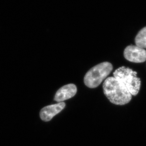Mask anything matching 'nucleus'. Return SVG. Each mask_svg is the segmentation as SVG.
<instances>
[{
  "instance_id": "f257e3e1",
  "label": "nucleus",
  "mask_w": 146,
  "mask_h": 146,
  "mask_svg": "<svg viewBox=\"0 0 146 146\" xmlns=\"http://www.w3.org/2000/svg\"><path fill=\"white\" fill-rule=\"evenodd\" d=\"M106 97L114 104H126L130 102L132 96L130 92L114 77H108L103 85Z\"/></svg>"
},
{
  "instance_id": "f03ea898",
  "label": "nucleus",
  "mask_w": 146,
  "mask_h": 146,
  "mask_svg": "<svg viewBox=\"0 0 146 146\" xmlns=\"http://www.w3.org/2000/svg\"><path fill=\"white\" fill-rule=\"evenodd\" d=\"M113 77L127 89L131 95L138 94L141 88V79L137 77V73L130 68L121 66L113 73Z\"/></svg>"
},
{
  "instance_id": "7ed1b4c3",
  "label": "nucleus",
  "mask_w": 146,
  "mask_h": 146,
  "mask_svg": "<svg viewBox=\"0 0 146 146\" xmlns=\"http://www.w3.org/2000/svg\"><path fill=\"white\" fill-rule=\"evenodd\" d=\"M113 68L109 62H103L96 65L86 73L84 78L85 84L89 88H96L108 77Z\"/></svg>"
},
{
  "instance_id": "20e7f679",
  "label": "nucleus",
  "mask_w": 146,
  "mask_h": 146,
  "mask_svg": "<svg viewBox=\"0 0 146 146\" xmlns=\"http://www.w3.org/2000/svg\"><path fill=\"white\" fill-rule=\"evenodd\" d=\"M124 57L130 62L142 63L146 60V50L136 45L129 46L124 50Z\"/></svg>"
},
{
  "instance_id": "39448f33",
  "label": "nucleus",
  "mask_w": 146,
  "mask_h": 146,
  "mask_svg": "<svg viewBox=\"0 0 146 146\" xmlns=\"http://www.w3.org/2000/svg\"><path fill=\"white\" fill-rule=\"evenodd\" d=\"M65 107V103L64 102H59L44 107L40 111V118L43 121H50L54 116L60 113Z\"/></svg>"
},
{
  "instance_id": "423d86ee",
  "label": "nucleus",
  "mask_w": 146,
  "mask_h": 146,
  "mask_svg": "<svg viewBox=\"0 0 146 146\" xmlns=\"http://www.w3.org/2000/svg\"><path fill=\"white\" fill-rule=\"evenodd\" d=\"M77 92V88L75 84H67L57 91L54 100L57 102H63V101L73 97Z\"/></svg>"
},
{
  "instance_id": "0eeeda50",
  "label": "nucleus",
  "mask_w": 146,
  "mask_h": 146,
  "mask_svg": "<svg viewBox=\"0 0 146 146\" xmlns=\"http://www.w3.org/2000/svg\"><path fill=\"white\" fill-rule=\"evenodd\" d=\"M136 45L141 48H146V27L141 29L135 40Z\"/></svg>"
}]
</instances>
